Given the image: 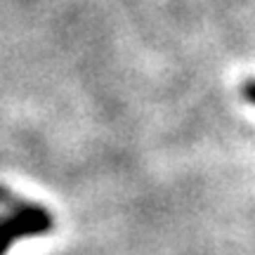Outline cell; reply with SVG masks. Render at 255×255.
I'll return each mask as SVG.
<instances>
[{
    "label": "cell",
    "instance_id": "1",
    "mask_svg": "<svg viewBox=\"0 0 255 255\" xmlns=\"http://www.w3.org/2000/svg\"><path fill=\"white\" fill-rule=\"evenodd\" d=\"M0 255H5L12 244L28 237H43L55 229V218L50 210L14 196L0 184Z\"/></svg>",
    "mask_w": 255,
    "mask_h": 255
},
{
    "label": "cell",
    "instance_id": "2",
    "mask_svg": "<svg viewBox=\"0 0 255 255\" xmlns=\"http://www.w3.org/2000/svg\"><path fill=\"white\" fill-rule=\"evenodd\" d=\"M241 95L246 97L251 104H255V78H251V81L244 83V88H241Z\"/></svg>",
    "mask_w": 255,
    "mask_h": 255
}]
</instances>
